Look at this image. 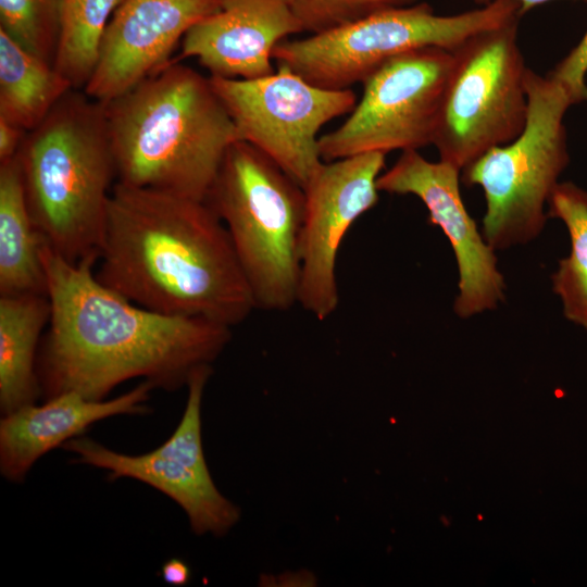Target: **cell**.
<instances>
[{"label": "cell", "instance_id": "obj_1", "mask_svg": "<svg viewBox=\"0 0 587 587\" xmlns=\"http://www.w3.org/2000/svg\"><path fill=\"white\" fill-rule=\"evenodd\" d=\"M40 253L51 304L37 360L46 399L76 391L103 400L134 378L174 391L230 341L229 326L155 312L107 287L93 271L97 257L72 263L43 240Z\"/></svg>", "mask_w": 587, "mask_h": 587}, {"label": "cell", "instance_id": "obj_2", "mask_svg": "<svg viewBox=\"0 0 587 587\" xmlns=\"http://www.w3.org/2000/svg\"><path fill=\"white\" fill-rule=\"evenodd\" d=\"M96 277L134 303L229 327L255 310L226 227L205 201L116 182Z\"/></svg>", "mask_w": 587, "mask_h": 587}, {"label": "cell", "instance_id": "obj_3", "mask_svg": "<svg viewBox=\"0 0 587 587\" xmlns=\"http://www.w3.org/2000/svg\"><path fill=\"white\" fill-rule=\"evenodd\" d=\"M103 107L116 182L127 186L204 201L238 140L210 76L179 61Z\"/></svg>", "mask_w": 587, "mask_h": 587}, {"label": "cell", "instance_id": "obj_4", "mask_svg": "<svg viewBox=\"0 0 587 587\" xmlns=\"http://www.w3.org/2000/svg\"><path fill=\"white\" fill-rule=\"evenodd\" d=\"M16 157L42 240L72 263L99 259L116 178L103 104L70 90L27 132Z\"/></svg>", "mask_w": 587, "mask_h": 587}, {"label": "cell", "instance_id": "obj_5", "mask_svg": "<svg viewBox=\"0 0 587 587\" xmlns=\"http://www.w3.org/2000/svg\"><path fill=\"white\" fill-rule=\"evenodd\" d=\"M227 229L255 309L298 303L303 187L254 146L228 148L204 200Z\"/></svg>", "mask_w": 587, "mask_h": 587}, {"label": "cell", "instance_id": "obj_6", "mask_svg": "<svg viewBox=\"0 0 587 587\" xmlns=\"http://www.w3.org/2000/svg\"><path fill=\"white\" fill-rule=\"evenodd\" d=\"M528 100L522 133L497 146L463 171L466 186H479L486 200L483 236L503 250L536 238L547 221L545 207L570 162L564 116L574 104L563 86L528 68Z\"/></svg>", "mask_w": 587, "mask_h": 587}, {"label": "cell", "instance_id": "obj_7", "mask_svg": "<svg viewBox=\"0 0 587 587\" xmlns=\"http://www.w3.org/2000/svg\"><path fill=\"white\" fill-rule=\"evenodd\" d=\"M520 17L516 0H491L451 15L436 14L427 2H416L304 39L283 40L273 59L315 86L348 89L394 57L424 47L452 51L470 37Z\"/></svg>", "mask_w": 587, "mask_h": 587}, {"label": "cell", "instance_id": "obj_8", "mask_svg": "<svg viewBox=\"0 0 587 587\" xmlns=\"http://www.w3.org/2000/svg\"><path fill=\"white\" fill-rule=\"evenodd\" d=\"M519 18L478 33L452 50L433 145L440 160L460 170L524 129L528 100L517 45Z\"/></svg>", "mask_w": 587, "mask_h": 587}, {"label": "cell", "instance_id": "obj_9", "mask_svg": "<svg viewBox=\"0 0 587 587\" xmlns=\"http://www.w3.org/2000/svg\"><path fill=\"white\" fill-rule=\"evenodd\" d=\"M452 65V52L439 47L388 60L363 83L346 122L319 138L322 160L433 145Z\"/></svg>", "mask_w": 587, "mask_h": 587}, {"label": "cell", "instance_id": "obj_10", "mask_svg": "<svg viewBox=\"0 0 587 587\" xmlns=\"http://www.w3.org/2000/svg\"><path fill=\"white\" fill-rule=\"evenodd\" d=\"M210 79L238 140L262 151L302 187L323 162L319 130L357 104L350 88L315 86L283 65L258 78Z\"/></svg>", "mask_w": 587, "mask_h": 587}, {"label": "cell", "instance_id": "obj_11", "mask_svg": "<svg viewBox=\"0 0 587 587\" xmlns=\"http://www.w3.org/2000/svg\"><path fill=\"white\" fill-rule=\"evenodd\" d=\"M211 374L212 366H204L191 376L179 424L152 451L124 454L87 437L62 448L75 454V462L107 471L110 479L133 478L158 489L184 510L197 535L223 536L239 521L240 510L216 488L202 449L201 402Z\"/></svg>", "mask_w": 587, "mask_h": 587}, {"label": "cell", "instance_id": "obj_12", "mask_svg": "<svg viewBox=\"0 0 587 587\" xmlns=\"http://www.w3.org/2000/svg\"><path fill=\"white\" fill-rule=\"evenodd\" d=\"M385 158L382 152H367L323 161L303 187L298 304L319 321L338 309L340 245L353 223L377 203Z\"/></svg>", "mask_w": 587, "mask_h": 587}, {"label": "cell", "instance_id": "obj_13", "mask_svg": "<svg viewBox=\"0 0 587 587\" xmlns=\"http://www.w3.org/2000/svg\"><path fill=\"white\" fill-rule=\"evenodd\" d=\"M460 171L449 162H432L417 150H407L379 175L377 188L417 197L428 210V222L442 229L459 270L453 309L465 319L497 308L504 299L505 283L498 270L495 249L466 211L460 192Z\"/></svg>", "mask_w": 587, "mask_h": 587}, {"label": "cell", "instance_id": "obj_14", "mask_svg": "<svg viewBox=\"0 0 587 587\" xmlns=\"http://www.w3.org/2000/svg\"><path fill=\"white\" fill-rule=\"evenodd\" d=\"M221 9V0H122L103 33L84 87L104 104L165 67L187 32Z\"/></svg>", "mask_w": 587, "mask_h": 587}, {"label": "cell", "instance_id": "obj_15", "mask_svg": "<svg viewBox=\"0 0 587 587\" xmlns=\"http://www.w3.org/2000/svg\"><path fill=\"white\" fill-rule=\"evenodd\" d=\"M303 28L287 0H221V9L192 26L179 57L195 58L210 76L251 79L275 72L276 46Z\"/></svg>", "mask_w": 587, "mask_h": 587}, {"label": "cell", "instance_id": "obj_16", "mask_svg": "<svg viewBox=\"0 0 587 587\" xmlns=\"http://www.w3.org/2000/svg\"><path fill=\"white\" fill-rule=\"evenodd\" d=\"M154 387L141 382L129 391L107 400H90L76 391L48 398L40 405L22 407L0 422V472L22 482L36 461L62 447L101 420L123 414H143Z\"/></svg>", "mask_w": 587, "mask_h": 587}, {"label": "cell", "instance_id": "obj_17", "mask_svg": "<svg viewBox=\"0 0 587 587\" xmlns=\"http://www.w3.org/2000/svg\"><path fill=\"white\" fill-rule=\"evenodd\" d=\"M48 295L0 296V409L2 415L36 402L40 335L48 326Z\"/></svg>", "mask_w": 587, "mask_h": 587}, {"label": "cell", "instance_id": "obj_18", "mask_svg": "<svg viewBox=\"0 0 587 587\" xmlns=\"http://www.w3.org/2000/svg\"><path fill=\"white\" fill-rule=\"evenodd\" d=\"M41 242L15 155L0 163V296L47 295Z\"/></svg>", "mask_w": 587, "mask_h": 587}, {"label": "cell", "instance_id": "obj_19", "mask_svg": "<svg viewBox=\"0 0 587 587\" xmlns=\"http://www.w3.org/2000/svg\"><path fill=\"white\" fill-rule=\"evenodd\" d=\"M72 89L54 65L0 30V117L30 132Z\"/></svg>", "mask_w": 587, "mask_h": 587}, {"label": "cell", "instance_id": "obj_20", "mask_svg": "<svg viewBox=\"0 0 587 587\" xmlns=\"http://www.w3.org/2000/svg\"><path fill=\"white\" fill-rule=\"evenodd\" d=\"M550 217L567 228L571 250L559 261L552 287L564 316L587 329V190L572 182L558 183L548 200Z\"/></svg>", "mask_w": 587, "mask_h": 587}, {"label": "cell", "instance_id": "obj_21", "mask_svg": "<svg viewBox=\"0 0 587 587\" xmlns=\"http://www.w3.org/2000/svg\"><path fill=\"white\" fill-rule=\"evenodd\" d=\"M122 0H63L54 67L83 90L96 66L105 27Z\"/></svg>", "mask_w": 587, "mask_h": 587}, {"label": "cell", "instance_id": "obj_22", "mask_svg": "<svg viewBox=\"0 0 587 587\" xmlns=\"http://www.w3.org/2000/svg\"><path fill=\"white\" fill-rule=\"evenodd\" d=\"M62 11L63 0H0V30L54 65Z\"/></svg>", "mask_w": 587, "mask_h": 587}, {"label": "cell", "instance_id": "obj_23", "mask_svg": "<svg viewBox=\"0 0 587 587\" xmlns=\"http://www.w3.org/2000/svg\"><path fill=\"white\" fill-rule=\"evenodd\" d=\"M303 32L322 34L376 12L407 7L419 0H287Z\"/></svg>", "mask_w": 587, "mask_h": 587}, {"label": "cell", "instance_id": "obj_24", "mask_svg": "<svg viewBox=\"0 0 587 587\" xmlns=\"http://www.w3.org/2000/svg\"><path fill=\"white\" fill-rule=\"evenodd\" d=\"M586 74L587 32L547 76L563 86L575 104L587 100Z\"/></svg>", "mask_w": 587, "mask_h": 587}, {"label": "cell", "instance_id": "obj_25", "mask_svg": "<svg viewBox=\"0 0 587 587\" xmlns=\"http://www.w3.org/2000/svg\"><path fill=\"white\" fill-rule=\"evenodd\" d=\"M26 134L22 127L0 117V163L17 154Z\"/></svg>", "mask_w": 587, "mask_h": 587}, {"label": "cell", "instance_id": "obj_26", "mask_svg": "<svg viewBox=\"0 0 587 587\" xmlns=\"http://www.w3.org/2000/svg\"><path fill=\"white\" fill-rule=\"evenodd\" d=\"M164 582L175 586H182L189 582L190 570L188 565L179 559L168 560L161 569Z\"/></svg>", "mask_w": 587, "mask_h": 587}, {"label": "cell", "instance_id": "obj_27", "mask_svg": "<svg viewBox=\"0 0 587 587\" xmlns=\"http://www.w3.org/2000/svg\"><path fill=\"white\" fill-rule=\"evenodd\" d=\"M474 1L484 5V4L489 3L491 0H474ZM516 1L520 4V13L521 15H523L524 13L532 10L533 8L547 3L551 0H516ZM582 1L587 2V0H582Z\"/></svg>", "mask_w": 587, "mask_h": 587}]
</instances>
